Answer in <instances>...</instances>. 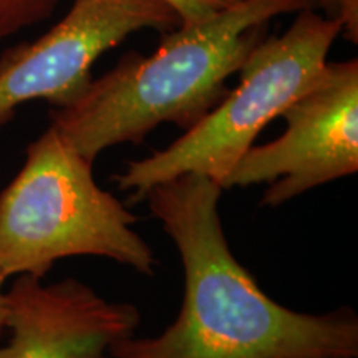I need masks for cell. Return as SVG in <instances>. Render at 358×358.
<instances>
[{
  "instance_id": "cell-9",
  "label": "cell",
  "mask_w": 358,
  "mask_h": 358,
  "mask_svg": "<svg viewBox=\"0 0 358 358\" xmlns=\"http://www.w3.org/2000/svg\"><path fill=\"white\" fill-rule=\"evenodd\" d=\"M301 2L308 8L337 20L342 27V34L350 42H358V0H301Z\"/></svg>"
},
{
  "instance_id": "cell-11",
  "label": "cell",
  "mask_w": 358,
  "mask_h": 358,
  "mask_svg": "<svg viewBox=\"0 0 358 358\" xmlns=\"http://www.w3.org/2000/svg\"><path fill=\"white\" fill-rule=\"evenodd\" d=\"M7 277L0 272V334L3 332V329H7V299H6V284Z\"/></svg>"
},
{
  "instance_id": "cell-6",
  "label": "cell",
  "mask_w": 358,
  "mask_h": 358,
  "mask_svg": "<svg viewBox=\"0 0 358 358\" xmlns=\"http://www.w3.org/2000/svg\"><path fill=\"white\" fill-rule=\"evenodd\" d=\"M178 25V15L163 0H75L47 34L0 57V128L29 101L62 108L77 100L92 82L98 58L131 34H164Z\"/></svg>"
},
{
  "instance_id": "cell-3",
  "label": "cell",
  "mask_w": 358,
  "mask_h": 358,
  "mask_svg": "<svg viewBox=\"0 0 358 358\" xmlns=\"http://www.w3.org/2000/svg\"><path fill=\"white\" fill-rule=\"evenodd\" d=\"M138 217L93 178V163L53 127L27 146L0 191V272L43 279L69 257H106L153 275L156 256L133 229Z\"/></svg>"
},
{
  "instance_id": "cell-4",
  "label": "cell",
  "mask_w": 358,
  "mask_h": 358,
  "mask_svg": "<svg viewBox=\"0 0 358 358\" xmlns=\"http://www.w3.org/2000/svg\"><path fill=\"white\" fill-rule=\"evenodd\" d=\"M342 34L337 20L313 8L295 12L282 35L259 42L237 73L236 88L171 145L148 158L129 161L111 176L118 189L143 199L159 182L186 173L224 182L237 161L272 120L310 88L327 64L330 48Z\"/></svg>"
},
{
  "instance_id": "cell-1",
  "label": "cell",
  "mask_w": 358,
  "mask_h": 358,
  "mask_svg": "<svg viewBox=\"0 0 358 358\" xmlns=\"http://www.w3.org/2000/svg\"><path fill=\"white\" fill-rule=\"evenodd\" d=\"M221 192L211 178L186 173L143 196L176 245L185 299L159 335L116 340L108 358H357L355 312L292 310L241 266L224 234Z\"/></svg>"
},
{
  "instance_id": "cell-10",
  "label": "cell",
  "mask_w": 358,
  "mask_h": 358,
  "mask_svg": "<svg viewBox=\"0 0 358 358\" xmlns=\"http://www.w3.org/2000/svg\"><path fill=\"white\" fill-rule=\"evenodd\" d=\"M178 15L179 25H194L211 19L239 0H163Z\"/></svg>"
},
{
  "instance_id": "cell-7",
  "label": "cell",
  "mask_w": 358,
  "mask_h": 358,
  "mask_svg": "<svg viewBox=\"0 0 358 358\" xmlns=\"http://www.w3.org/2000/svg\"><path fill=\"white\" fill-rule=\"evenodd\" d=\"M17 275L6 290L10 338L0 358H108L116 340L134 335L141 313L110 302L78 279L43 284Z\"/></svg>"
},
{
  "instance_id": "cell-8",
  "label": "cell",
  "mask_w": 358,
  "mask_h": 358,
  "mask_svg": "<svg viewBox=\"0 0 358 358\" xmlns=\"http://www.w3.org/2000/svg\"><path fill=\"white\" fill-rule=\"evenodd\" d=\"M60 0H0V40L47 19Z\"/></svg>"
},
{
  "instance_id": "cell-5",
  "label": "cell",
  "mask_w": 358,
  "mask_h": 358,
  "mask_svg": "<svg viewBox=\"0 0 358 358\" xmlns=\"http://www.w3.org/2000/svg\"><path fill=\"white\" fill-rule=\"evenodd\" d=\"M280 118L285 131L252 145L224 189L268 185L262 206H280L358 169V62H327L319 78Z\"/></svg>"
},
{
  "instance_id": "cell-2",
  "label": "cell",
  "mask_w": 358,
  "mask_h": 358,
  "mask_svg": "<svg viewBox=\"0 0 358 358\" xmlns=\"http://www.w3.org/2000/svg\"><path fill=\"white\" fill-rule=\"evenodd\" d=\"M302 8L301 0H239L168 30L155 53H127L77 100L53 108L50 127L90 163L111 146L141 143L159 124L187 131L229 93L227 80L266 37L268 22Z\"/></svg>"
}]
</instances>
